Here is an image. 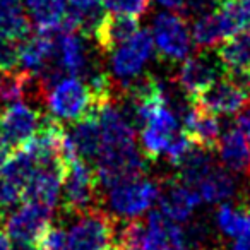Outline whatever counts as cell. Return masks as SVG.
I'll list each match as a JSON object with an SVG mask.
<instances>
[{"instance_id":"cell-1","label":"cell","mask_w":250,"mask_h":250,"mask_svg":"<svg viewBox=\"0 0 250 250\" xmlns=\"http://www.w3.org/2000/svg\"><path fill=\"white\" fill-rule=\"evenodd\" d=\"M93 168L100 187L108 190L118 184L144 177L147 170V160L141 153L136 139L101 143L100 154Z\"/></svg>"},{"instance_id":"cell-20","label":"cell","mask_w":250,"mask_h":250,"mask_svg":"<svg viewBox=\"0 0 250 250\" xmlns=\"http://www.w3.org/2000/svg\"><path fill=\"white\" fill-rule=\"evenodd\" d=\"M216 151L226 170L231 173H250V141L236 125L221 134Z\"/></svg>"},{"instance_id":"cell-27","label":"cell","mask_w":250,"mask_h":250,"mask_svg":"<svg viewBox=\"0 0 250 250\" xmlns=\"http://www.w3.org/2000/svg\"><path fill=\"white\" fill-rule=\"evenodd\" d=\"M190 33L192 42L195 43L197 48H214L226 38L225 33H223L219 18L216 14V9L195 18Z\"/></svg>"},{"instance_id":"cell-16","label":"cell","mask_w":250,"mask_h":250,"mask_svg":"<svg viewBox=\"0 0 250 250\" xmlns=\"http://www.w3.org/2000/svg\"><path fill=\"white\" fill-rule=\"evenodd\" d=\"M146 238L143 250H187L188 235L180 225L171 221L160 209H154L146 218Z\"/></svg>"},{"instance_id":"cell-38","label":"cell","mask_w":250,"mask_h":250,"mask_svg":"<svg viewBox=\"0 0 250 250\" xmlns=\"http://www.w3.org/2000/svg\"><path fill=\"white\" fill-rule=\"evenodd\" d=\"M0 218H2V204H0Z\"/></svg>"},{"instance_id":"cell-35","label":"cell","mask_w":250,"mask_h":250,"mask_svg":"<svg viewBox=\"0 0 250 250\" xmlns=\"http://www.w3.org/2000/svg\"><path fill=\"white\" fill-rule=\"evenodd\" d=\"M11 153H12V151L9 149V147L5 146V144L2 143V141H0V167H2V165L5 163V160H7V156Z\"/></svg>"},{"instance_id":"cell-18","label":"cell","mask_w":250,"mask_h":250,"mask_svg":"<svg viewBox=\"0 0 250 250\" xmlns=\"http://www.w3.org/2000/svg\"><path fill=\"white\" fill-rule=\"evenodd\" d=\"M214 50L226 76L250 83V28L225 38Z\"/></svg>"},{"instance_id":"cell-5","label":"cell","mask_w":250,"mask_h":250,"mask_svg":"<svg viewBox=\"0 0 250 250\" xmlns=\"http://www.w3.org/2000/svg\"><path fill=\"white\" fill-rule=\"evenodd\" d=\"M180 132L177 113L171 108V98L167 96L147 111L146 120L141 127V144L146 160L156 161L165 156L170 144Z\"/></svg>"},{"instance_id":"cell-22","label":"cell","mask_w":250,"mask_h":250,"mask_svg":"<svg viewBox=\"0 0 250 250\" xmlns=\"http://www.w3.org/2000/svg\"><path fill=\"white\" fill-rule=\"evenodd\" d=\"M31 28L21 0H0V40L21 43L31 36Z\"/></svg>"},{"instance_id":"cell-4","label":"cell","mask_w":250,"mask_h":250,"mask_svg":"<svg viewBox=\"0 0 250 250\" xmlns=\"http://www.w3.org/2000/svg\"><path fill=\"white\" fill-rule=\"evenodd\" d=\"M62 187V208L67 214L77 216L98 208L100 184L96 173L94 168L79 156H72L67 161Z\"/></svg>"},{"instance_id":"cell-24","label":"cell","mask_w":250,"mask_h":250,"mask_svg":"<svg viewBox=\"0 0 250 250\" xmlns=\"http://www.w3.org/2000/svg\"><path fill=\"white\" fill-rule=\"evenodd\" d=\"M195 188H197L201 201H206L209 204H218V202L226 201L235 194L236 182L229 170L212 167Z\"/></svg>"},{"instance_id":"cell-36","label":"cell","mask_w":250,"mask_h":250,"mask_svg":"<svg viewBox=\"0 0 250 250\" xmlns=\"http://www.w3.org/2000/svg\"><path fill=\"white\" fill-rule=\"evenodd\" d=\"M103 250H130V249H127V247H124V245H120V243H117V245H108L106 249H103Z\"/></svg>"},{"instance_id":"cell-39","label":"cell","mask_w":250,"mask_h":250,"mask_svg":"<svg viewBox=\"0 0 250 250\" xmlns=\"http://www.w3.org/2000/svg\"><path fill=\"white\" fill-rule=\"evenodd\" d=\"M250 175V173H249ZM249 197H250V185H249Z\"/></svg>"},{"instance_id":"cell-7","label":"cell","mask_w":250,"mask_h":250,"mask_svg":"<svg viewBox=\"0 0 250 250\" xmlns=\"http://www.w3.org/2000/svg\"><path fill=\"white\" fill-rule=\"evenodd\" d=\"M160 182L134 178L108 188V208L117 218L137 219L158 201Z\"/></svg>"},{"instance_id":"cell-17","label":"cell","mask_w":250,"mask_h":250,"mask_svg":"<svg viewBox=\"0 0 250 250\" xmlns=\"http://www.w3.org/2000/svg\"><path fill=\"white\" fill-rule=\"evenodd\" d=\"M182 132L187 136V139L192 144L214 153L218 149L219 139H221V124L218 120V115L188 103L184 110Z\"/></svg>"},{"instance_id":"cell-11","label":"cell","mask_w":250,"mask_h":250,"mask_svg":"<svg viewBox=\"0 0 250 250\" xmlns=\"http://www.w3.org/2000/svg\"><path fill=\"white\" fill-rule=\"evenodd\" d=\"M43 115L26 103H14L0 113V141L11 151L33 139L42 125Z\"/></svg>"},{"instance_id":"cell-8","label":"cell","mask_w":250,"mask_h":250,"mask_svg":"<svg viewBox=\"0 0 250 250\" xmlns=\"http://www.w3.org/2000/svg\"><path fill=\"white\" fill-rule=\"evenodd\" d=\"M188 103L214 115H240L250 108V83L223 74L209 89Z\"/></svg>"},{"instance_id":"cell-26","label":"cell","mask_w":250,"mask_h":250,"mask_svg":"<svg viewBox=\"0 0 250 250\" xmlns=\"http://www.w3.org/2000/svg\"><path fill=\"white\" fill-rule=\"evenodd\" d=\"M40 31H59L65 5L60 0H22Z\"/></svg>"},{"instance_id":"cell-23","label":"cell","mask_w":250,"mask_h":250,"mask_svg":"<svg viewBox=\"0 0 250 250\" xmlns=\"http://www.w3.org/2000/svg\"><path fill=\"white\" fill-rule=\"evenodd\" d=\"M38 168V160L28 144L21 146L19 149L12 151L7 156L5 163L0 167V180L11 182L24 190L28 180Z\"/></svg>"},{"instance_id":"cell-32","label":"cell","mask_w":250,"mask_h":250,"mask_svg":"<svg viewBox=\"0 0 250 250\" xmlns=\"http://www.w3.org/2000/svg\"><path fill=\"white\" fill-rule=\"evenodd\" d=\"M161 7L168 9L170 12H175V14L180 16H187L188 5H190V0H156Z\"/></svg>"},{"instance_id":"cell-12","label":"cell","mask_w":250,"mask_h":250,"mask_svg":"<svg viewBox=\"0 0 250 250\" xmlns=\"http://www.w3.org/2000/svg\"><path fill=\"white\" fill-rule=\"evenodd\" d=\"M52 212L42 206L24 202L5 219V233L9 238L14 240V243L38 247L43 235L50 228Z\"/></svg>"},{"instance_id":"cell-3","label":"cell","mask_w":250,"mask_h":250,"mask_svg":"<svg viewBox=\"0 0 250 250\" xmlns=\"http://www.w3.org/2000/svg\"><path fill=\"white\" fill-rule=\"evenodd\" d=\"M45 103L50 108V115L62 124H76L98 110V100L89 84L70 76L60 79L48 91Z\"/></svg>"},{"instance_id":"cell-6","label":"cell","mask_w":250,"mask_h":250,"mask_svg":"<svg viewBox=\"0 0 250 250\" xmlns=\"http://www.w3.org/2000/svg\"><path fill=\"white\" fill-rule=\"evenodd\" d=\"M153 40L158 55L170 65L184 62L192 50V33L188 19L175 12H161L154 18Z\"/></svg>"},{"instance_id":"cell-30","label":"cell","mask_w":250,"mask_h":250,"mask_svg":"<svg viewBox=\"0 0 250 250\" xmlns=\"http://www.w3.org/2000/svg\"><path fill=\"white\" fill-rule=\"evenodd\" d=\"M38 250H70L69 242H67V233L60 226L50 225L42 242L38 243Z\"/></svg>"},{"instance_id":"cell-13","label":"cell","mask_w":250,"mask_h":250,"mask_svg":"<svg viewBox=\"0 0 250 250\" xmlns=\"http://www.w3.org/2000/svg\"><path fill=\"white\" fill-rule=\"evenodd\" d=\"M65 167V161H57V163L42 165L36 168L22 190V201L53 211L60 201Z\"/></svg>"},{"instance_id":"cell-15","label":"cell","mask_w":250,"mask_h":250,"mask_svg":"<svg viewBox=\"0 0 250 250\" xmlns=\"http://www.w3.org/2000/svg\"><path fill=\"white\" fill-rule=\"evenodd\" d=\"M199 202H201V197L197 190L185 185L177 177L160 182V194H158L160 211L168 216L171 221L185 223L192 216Z\"/></svg>"},{"instance_id":"cell-37","label":"cell","mask_w":250,"mask_h":250,"mask_svg":"<svg viewBox=\"0 0 250 250\" xmlns=\"http://www.w3.org/2000/svg\"><path fill=\"white\" fill-rule=\"evenodd\" d=\"M211 2H212V4L216 5V7H218L219 4H223V2H226V0H211Z\"/></svg>"},{"instance_id":"cell-28","label":"cell","mask_w":250,"mask_h":250,"mask_svg":"<svg viewBox=\"0 0 250 250\" xmlns=\"http://www.w3.org/2000/svg\"><path fill=\"white\" fill-rule=\"evenodd\" d=\"M216 223L226 236H238L250 233V208L242 206L235 208L233 204H221L216 212Z\"/></svg>"},{"instance_id":"cell-33","label":"cell","mask_w":250,"mask_h":250,"mask_svg":"<svg viewBox=\"0 0 250 250\" xmlns=\"http://www.w3.org/2000/svg\"><path fill=\"white\" fill-rule=\"evenodd\" d=\"M231 250H250V233H243V235L235 236Z\"/></svg>"},{"instance_id":"cell-19","label":"cell","mask_w":250,"mask_h":250,"mask_svg":"<svg viewBox=\"0 0 250 250\" xmlns=\"http://www.w3.org/2000/svg\"><path fill=\"white\" fill-rule=\"evenodd\" d=\"M139 31L137 18L125 14H106L101 24L98 26L91 42L96 45L101 55H110L117 46L130 38L134 33Z\"/></svg>"},{"instance_id":"cell-31","label":"cell","mask_w":250,"mask_h":250,"mask_svg":"<svg viewBox=\"0 0 250 250\" xmlns=\"http://www.w3.org/2000/svg\"><path fill=\"white\" fill-rule=\"evenodd\" d=\"M19 46L18 42L0 40V70L19 69Z\"/></svg>"},{"instance_id":"cell-9","label":"cell","mask_w":250,"mask_h":250,"mask_svg":"<svg viewBox=\"0 0 250 250\" xmlns=\"http://www.w3.org/2000/svg\"><path fill=\"white\" fill-rule=\"evenodd\" d=\"M117 238V221L101 209L77 214L67 231L70 250H103Z\"/></svg>"},{"instance_id":"cell-21","label":"cell","mask_w":250,"mask_h":250,"mask_svg":"<svg viewBox=\"0 0 250 250\" xmlns=\"http://www.w3.org/2000/svg\"><path fill=\"white\" fill-rule=\"evenodd\" d=\"M69 136L77 156L94 165L101 149V127L98 120V110L84 117L83 120L76 122L72 134Z\"/></svg>"},{"instance_id":"cell-29","label":"cell","mask_w":250,"mask_h":250,"mask_svg":"<svg viewBox=\"0 0 250 250\" xmlns=\"http://www.w3.org/2000/svg\"><path fill=\"white\" fill-rule=\"evenodd\" d=\"M103 7L111 14H125L139 19L151 9V0H101Z\"/></svg>"},{"instance_id":"cell-2","label":"cell","mask_w":250,"mask_h":250,"mask_svg":"<svg viewBox=\"0 0 250 250\" xmlns=\"http://www.w3.org/2000/svg\"><path fill=\"white\" fill-rule=\"evenodd\" d=\"M153 55L154 40L147 29H139L110 53V77L115 86V98L143 76L144 67Z\"/></svg>"},{"instance_id":"cell-10","label":"cell","mask_w":250,"mask_h":250,"mask_svg":"<svg viewBox=\"0 0 250 250\" xmlns=\"http://www.w3.org/2000/svg\"><path fill=\"white\" fill-rule=\"evenodd\" d=\"M225 74L214 48H197V53L182 62L175 77L177 84L188 101L195 100L199 94L212 86Z\"/></svg>"},{"instance_id":"cell-14","label":"cell","mask_w":250,"mask_h":250,"mask_svg":"<svg viewBox=\"0 0 250 250\" xmlns=\"http://www.w3.org/2000/svg\"><path fill=\"white\" fill-rule=\"evenodd\" d=\"M59 63L65 74L77 79H89L93 74L101 70L93 53L87 48L83 35L79 33L59 31Z\"/></svg>"},{"instance_id":"cell-34","label":"cell","mask_w":250,"mask_h":250,"mask_svg":"<svg viewBox=\"0 0 250 250\" xmlns=\"http://www.w3.org/2000/svg\"><path fill=\"white\" fill-rule=\"evenodd\" d=\"M0 250H12L11 247V238L7 236L5 229L0 226Z\"/></svg>"},{"instance_id":"cell-25","label":"cell","mask_w":250,"mask_h":250,"mask_svg":"<svg viewBox=\"0 0 250 250\" xmlns=\"http://www.w3.org/2000/svg\"><path fill=\"white\" fill-rule=\"evenodd\" d=\"M225 36L236 35L250 28V0H226L216 7Z\"/></svg>"}]
</instances>
